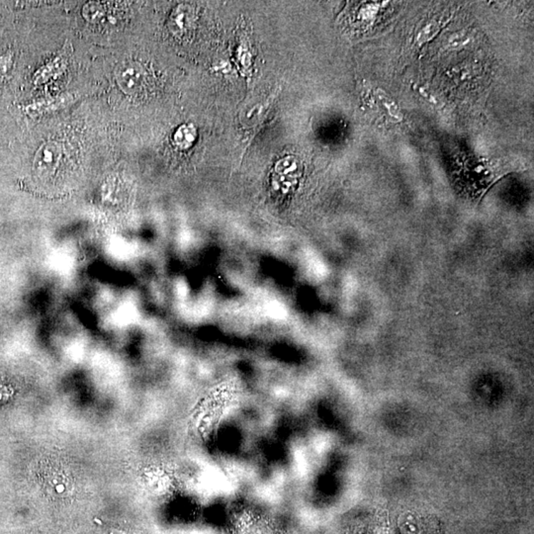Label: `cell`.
<instances>
[{
    "label": "cell",
    "mask_w": 534,
    "mask_h": 534,
    "mask_svg": "<svg viewBox=\"0 0 534 534\" xmlns=\"http://www.w3.org/2000/svg\"><path fill=\"white\" fill-rule=\"evenodd\" d=\"M61 155V147L56 142L46 143L40 147L35 155V170L42 175L52 174L59 165Z\"/></svg>",
    "instance_id": "7a4b0ae2"
},
{
    "label": "cell",
    "mask_w": 534,
    "mask_h": 534,
    "mask_svg": "<svg viewBox=\"0 0 534 534\" xmlns=\"http://www.w3.org/2000/svg\"><path fill=\"white\" fill-rule=\"evenodd\" d=\"M470 43V37L465 32H456V33L450 35L446 41V48L450 51H460L463 48L467 46Z\"/></svg>",
    "instance_id": "8992f818"
},
{
    "label": "cell",
    "mask_w": 534,
    "mask_h": 534,
    "mask_svg": "<svg viewBox=\"0 0 534 534\" xmlns=\"http://www.w3.org/2000/svg\"><path fill=\"white\" fill-rule=\"evenodd\" d=\"M120 89L126 94L133 95L141 91L147 79L144 67L136 62H127L118 67L115 72Z\"/></svg>",
    "instance_id": "6da1fadb"
},
{
    "label": "cell",
    "mask_w": 534,
    "mask_h": 534,
    "mask_svg": "<svg viewBox=\"0 0 534 534\" xmlns=\"http://www.w3.org/2000/svg\"><path fill=\"white\" fill-rule=\"evenodd\" d=\"M418 92L422 95L423 99H425L428 102H430V104H438V99H436V97L433 96L428 90L423 89L422 87H418Z\"/></svg>",
    "instance_id": "9c48e42d"
},
{
    "label": "cell",
    "mask_w": 534,
    "mask_h": 534,
    "mask_svg": "<svg viewBox=\"0 0 534 534\" xmlns=\"http://www.w3.org/2000/svg\"><path fill=\"white\" fill-rule=\"evenodd\" d=\"M195 137H196V131L192 125H184L175 133L174 142L182 149H187L194 142Z\"/></svg>",
    "instance_id": "277c9868"
},
{
    "label": "cell",
    "mask_w": 534,
    "mask_h": 534,
    "mask_svg": "<svg viewBox=\"0 0 534 534\" xmlns=\"http://www.w3.org/2000/svg\"><path fill=\"white\" fill-rule=\"evenodd\" d=\"M107 14V5L100 2H89L82 9V15L90 23H99Z\"/></svg>",
    "instance_id": "3957f363"
},
{
    "label": "cell",
    "mask_w": 534,
    "mask_h": 534,
    "mask_svg": "<svg viewBox=\"0 0 534 534\" xmlns=\"http://www.w3.org/2000/svg\"><path fill=\"white\" fill-rule=\"evenodd\" d=\"M62 67V62L59 61V59L55 60L51 64L43 67L41 72L38 75V79L41 82H46L51 75L56 74L57 71H60Z\"/></svg>",
    "instance_id": "ba28073f"
},
{
    "label": "cell",
    "mask_w": 534,
    "mask_h": 534,
    "mask_svg": "<svg viewBox=\"0 0 534 534\" xmlns=\"http://www.w3.org/2000/svg\"><path fill=\"white\" fill-rule=\"evenodd\" d=\"M378 97H379L381 104H382L383 106L385 107V109L387 110L388 114H389V116L392 118L394 121H403L404 117L400 108H399L398 104L391 99L389 95L386 94L384 90L378 89Z\"/></svg>",
    "instance_id": "5b68a950"
},
{
    "label": "cell",
    "mask_w": 534,
    "mask_h": 534,
    "mask_svg": "<svg viewBox=\"0 0 534 534\" xmlns=\"http://www.w3.org/2000/svg\"><path fill=\"white\" fill-rule=\"evenodd\" d=\"M440 22L436 21H433L428 25H425L422 29V31L418 35V45H423L425 44V42L430 41V40L433 39L438 32H440Z\"/></svg>",
    "instance_id": "52a82bcc"
}]
</instances>
